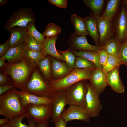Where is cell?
<instances>
[{
	"label": "cell",
	"mask_w": 127,
	"mask_h": 127,
	"mask_svg": "<svg viewBox=\"0 0 127 127\" xmlns=\"http://www.w3.org/2000/svg\"><path fill=\"white\" fill-rule=\"evenodd\" d=\"M36 67L34 62L25 57L22 60L18 63H6L5 66L0 69V71L12 79L14 87L22 91L25 90L27 83Z\"/></svg>",
	"instance_id": "6da1fadb"
},
{
	"label": "cell",
	"mask_w": 127,
	"mask_h": 127,
	"mask_svg": "<svg viewBox=\"0 0 127 127\" xmlns=\"http://www.w3.org/2000/svg\"><path fill=\"white\" fill-rule=\"evenodd\" d=\"M19 91L14 87L0 95V114L10 120L25 112L19 100Z\"/></svg>",
	"instance_id": "7a4b0ae2"
},
{
	"label": "cell",
	"mask_w": 127,
	"mask_h": 127,
	"mask_svg": "<svg viewBox=\"0 0 127 127\" xmlns=\"http://www.w3.org/2000/svg\"><path fill=\"white\" fill-rule=\"evenodd\" d=\"M96 68H75L62 78L55 79L52 78L47 84L54 92L57 93L64 91L79 81L89 80L93 70Z\"/></svg>",
	"instance_id": "3957f363"
},
{
	"label": "cell",
	"mask_w": 127,
	"mask_h": 127,
	"mask_svg": "<svg viewBox=\"0 0 127 127\" xmlns=\"http://www.w3.org/2000/svg\"><path fill=\"white\" fill-rule=\"evenodd\" d=\"M25 90L38 96L53 99L56 97L58 93L51 90L37 67L32 73Z\"/></svg>",
	"instance_id": "277c9868"
},
{
	"label": "cell",
	"mask_w": 127,
	"mask_h": 127,
	"mask_svg": "<svg viewBox=\"0 0 127 127\" xmlns=\"http://www.w3.org/2000/svg\"><path fill=\"white\" fill-rule=\"evenodd\" d=\"M88 83L87 80H81L64 91L67 104L86 107Z\"/></svg>",
	"instance_id": "5b68a950"
},
{
	"label": "cell",
	"mask_w": 127,
	"mask_h": 127,
	"mask_svg": "<svg viewBox=\"0 0 127 127\" xmlns=\"http://www.w3.org/2000/svg\"><path fill=\"white\" fill-rule=\"evenodd\" d=\"M36 17L29 8L23 7L14 11L5 23L4 28L8 31L13 27L26 28L30 22H35Z\"/></svg>",
	"instance_id": "8992f818"
},
{
	"label": "cell",
	"mask_w": 127,
	"mask_h": 127,
	"mask_svg": "<svg viewBox=\"0 0 127 127\" xmlns=\"http://www.w3.org/2000/svg\"><path fill=\"white\" fill-rule=\"evenodd\" d=\"M52 104H30L23 107L28 118L31 119L36 123L48 124V122L52 116Z\"/></svg>",
	"instance_id": "52a82bcc"
},
{
	"label": "cell",
	"mask_w": 127,
	"mask_h": 127,
	"mask_svg": "<svg viewBox=\"0 0 127 127\" xmlns=\"http://www.w3.org/2000/svg\"><path fill=\"white\" fill-rule=\"evenodd\" d=\"M67 44L71 50L75 51H87L99 52L103 48V46L90 44L85 36H78L74 32L70 33Z\"/></svg>",
	"instance_id": "ba28073f"
},
{
	"label": "cell",
	"mask_w": 127,
	"mask_h": 127,
	"mask_svg": "<svg viewBox=\"0 0 127 127\" xmlns=\"http://www.w3.org/2000/svg\"><path fill=\"white\" fill-rule=\"evenodd\" d=\"M87 86L85 107L91 117H97L102 108L99 96L89 83H88Z\"/></svg>",
	"instance_id": "9c48e42d"
},
{
	"label": "cell",
	"mask_w": 127,
	"mask_h": 127,
	"mask_svg": "<svg viewBox=\"0 0 127 127\" xmlns=\"http://www.w3.org/2000/svg\"><path fill=\"white\" fill-rule=\"evenodd\" d=\"M90 117L85 107L74 105H69L65 109L61 116L66 123L73 120L88 123Z\"/></svg>",
	"instance_id": "30bf717a"
},
{
	"label": "cell",
	"mask_w": 127,
	"mask_h": 127,
	"mask_svg": "<svg viewBox=\"0 0 127 127\" xmlns=\"http://www.w3.org/2000/svg\"><path fill=\"white\" fill-rule=\"evenodd\" d=\"M99 35V45L101 47L105 44L107 41L112 37L114 30L111 22L101 16H96Z\"/></svg>",
	"instance_id": "8fae6325"
},
{
	"label": "cell",
	"mask_w": 127,
	"mask_h": 127,
	"mask_svg": "<svg viewBox=\"0 0 127 127\" xmlns=\"http://www.w3.org/2000/svg\"><path fill=\"white\" fill-rule=\"evenodd\" d=\"M18 94L20 103L23 107L30 104H52L55 98L38 96L31 94L25 90L19 91Z\"/></svg>",
	"instance_id": "7c38bea8"
},
{
	"label": "cell",
	"mask_w": 127,
	"mask_h": 127,
	"mask_svg": "<svg viewBox=\"0 0 127 127\" xmlns=\"http://www.w3.org/2000/svg\"><path fill=\"white\" fill-rule=\"evenodd\" d=\"M89 80V83L99 96L104 91L108 86L106 82V76L104 74L103 69H95Z\"/></svg>",
	"instance_id": "4fadbf2b"
},
{
	"label": "cell",
	"mask_w": 127,
	"mask_h": 127,
	"mask_svg": "<svg viewBox=\"0 0 127 127\" xmlns=\"http://www.w3.org/2000/svg\"><path fill=\"white\" fill-rule=\"evenodd\" d=\"M115 37L122 44L125 41L127 33V15L124 4L122 6L115 24Z\"/></svg>",
	"instance_id": "5bb4252c"
},
{
	"label": "cell",
	"mask_w": 127,
	"mask_h": 127,
	"mask_svg": "<svg viewBox=\"0 0 127 127\" xmlns=\"http://www.w3.org/2000/svg\"><path fill=\"white\" fill-rule=\"evenodd\" d=\"M66 105L65 91L58 92L52 104V122L55 123L61 117Z\"/></svg>",
	"instance_id": "9a60e30c"
},
{
	"label": "cell",
	"mask_w": 127,
	"mask_h": 127,
	"mask_svg": "<svg viewBox=\"0 0 127 127\" xmlns=\"http://www.w3.org/2000/svg\"><path fill=\"white\" fill-rule=\"evenodd\" d=\"M27 48L24 42L14 47L11 48L7 53L1 56L3 58L7 63L15 64L21 61L25 57Z\"/></svg>",
	"instance_id": "2e32d148"
},
{
	"label": "cell",
	"mask_w": 127,
	"mask_h": 127,
	"mask_svg": "<svg viewBox=\"0 0 127 127\" xmlns=\"http://www.w3.org/2000/svg\"><path fill=\"white\" fill-rule=\"evenodd\" d=\"M119 66L109 71L106 76V80L108 85L111 89L117 93H123L125 91L124 87L120 78Z\"/></svg>",
	"instance_id": "e0dca14e"
},
{
	"label": "cell",
	"mask_w": 127,
	"mask_h": 127,
	"mask_svg": "<svg viewBox=\"0 0 127 127\" xmlns=\"http://www.w3.org/2000/svg\"><path fill=\"white\" fill-rule=\"evenodd\" d=\"M8 31L11 34L8 38L10 48L16 47L24 42L28 35L25 27H14Z\"/></svg>",
	"instance_id": "ac0fdd59"
},
{
	"label": "cell",
	"mask_w": 127,
	"mask_h": 127,
	"mask_svg": "<svg viewBox=\"0 0 127 127\" xmlns=\"http://www.w3.org/2000/svg\"><path fill=\"white\" fill-rule=\"evenodd\" d=\"M58 35L46 38L43 43L42 53L45 56L49 55L58 60L64 61L63 56L58 52L55 47V43Z\"/></svg>",
	"instance_id": "d6986e66"
},
{
	"label": "cell",
	"mask_w": 127,
	"mask_h": 127,
	"mask_svg": "<svg viewBox=\"0 0 127 127\" xmlns=\"http://www.w3.org/2000/svg\"><path fill=\"white\" fill-rule=\"evenodd\" d=\"M83 18L89 35L93 39L95 45H99L100 37L96 17L91 12L89 15Z\"/></svg>",
	"instance_id": "ffe728a7"
},
{
	"label": "cell",
	"mask_w": 127,
	"mask_h": 127,
	"mask_svg": "<svg viewBox=\"0 0 127 127\" xmlns=\"http://www.w3.org/2000/svg\"><path fill=\"white\" fill-rule=\"evenodd\" d=\"M50 57L52 74L54 78V79H61L70 73L71 71L66 65L65 63L60 62L51 56Z\"/></svg>",
	"instance_id": "44dd1931"
},
{
	"label": "cell",
	"mask_w": 127,
	"mask_h": 127,
	"mask_svg": "<svg viewBox=\"0 0 127 127\" xmlns=\"http://www.w3.org/2000/svg\"><path fill=\"white\" fill-rule=\"evenodd\" d=\"M35 63L47 83L52 78L50 56L48 55L46 56L44 59Z\"/></svg>",
	"instance_id": "7402d4cb"
},
{
	"label": "cell",
	"mask_w": 127,
	"mask_h": 127,
	"mask_svg": "<svg viewBox=\"0 0 127 127\" xmlns=\"http://www.w3.org/2000/svg\"><path fill=\"white\" fill-rule=\"evenodd\" d=\"M71 19L74 26V32L77 36L89 35L83 18L73 13L71 15Z\"/></svg>",
	"instance_id": "603a6c76"
},
{
	"label": "cell",
	"mask_w": 127,
	"mask_h": 127,
	"mask_svg": "<svg viewBox=\"0 0 127 127\" xmlns=\"http://www.w3.org/2000/svg\"><path fill=\"white\" fill-rule=\"evenodd\" d=\"M71 50L75 56L85 58L93 63L96 68L103 69L100 63L99 52L87 51H75L71 49Z\"/></svg>",
	"instance_id": "cb8c5ba5"
},
{
	"label": "cell",
	"mask_w": 127,
	"mask_h": 127,
	"mask_svg": "<svg viewBox=\"0 0 127 127\" xmlns=\"http://www.w3.org/2000/svg\"><path fill=\"white\" fill-rule=\"evenodd\" d=\"M120 2L119 0H109L102 16L111 22L116 14Z\"/></svg>",
	"instance_id": "d4e9b609"
},
{
	"label": "cell",
	"mask_w": 127,
	"mask_h": 127,
	"mask_svg": "<svg viewBox=\"0 0 127 127\" xmlns=\"http://www.w3.org/2000/svg\"><path fill=\"white\" fill-rule=\"evenodd\" d=\"M122 44L115 36H113L107 41L103 47L108 55L118 57Z\"/></svg>",
	"instance_id": "484cf974"
},
{
	"label": "cell",
	"mask_w": 127,
	"mask_h": 127,
	"mask_svg": "<svg viewBox=\"0 0 127 127\" xmlns=\"http://www.w3.org/2000/svg\"><path fill=\"white\" fill-rule=\"evenodd\" d=\"M104 0H83L85 5L89 8L96 16L101 15L104 5Z\"/></svg>",
	"instance_id": "4316f807"
},
{
	"label": "cell",
	"mask_w": 127,
	"mask_h": 127,
	"mask_svg": "<svg viewBox=\"0 0 127 127\" xmlns=\"http://www.w3.org/2000/svg\"><path fill=\"white\" fill-rule=\"evenodd\" d=\"M57 50L58 52L64 57L66 65L70 71L75 68V63L76 58L69 48L65 51Z\"/></svg>",
	"instance_id": "83f0119b"
},
{
	"label": "cell",
	"mask_w": 127,
	"mask_h": 127,
	"mask_svg": "<svg viewBox=\"0 0 127 127\" xmlns=\"http://www.w3.org/2000/svg\"><path fill=\"white\" fill-rule=\"evenodd\" d=\"M32 21L29 23L26 28L28 34L39 43L43 44L45 39L43 34L40 33L36 28L35 23Z\"/></svg>",
	"instance_id": "f1b7e54d"
},
{
	"label": "cell",
	"mask_w": 127,
	"mask_h": 127,
	"mask_svg": "<svg viewBox=\"0 0 127 127\" xmlns=\"http://www.w3.org/2000/svg\"><path fill=\"white\" fill-rule=\"evenodd\" d=\"M121 64V63L118 57L108 55L107 63L103 69L104 74L106 76L109 71Z\"/></svg>",
	"instance_id": "f546056e"
},
{
	"label": "cell",
	"mask_w": 127,
	"mask_h": 127,
	"mask_svg": "<svg viewBox=\"0 0 127 127\" xmlns=\"http://www.w3.org/2000/svg\"><path fill=\"white\" fill-rule=\"evenodd\" d=\"M62 32L61 28L52 23H50L48 24L43 33L44 37L46 38L55 36Z\"/></svg>",
	"instance_id": "4dcf8cb0"
},
{
	"label": "cell",
	"mask_w": 127,
	"mask_h": 127,
	"mask_svg": "<svg viewBox=\"0 0 127 127\" xmlns=\"http://www.w3.org/2000/svg\"><path fill=\"white\" fill-rule=\"evenodd\" d=\"M24 42L28 48L42 53L43 49V44L39 43L29 34Z\"/></svg>",
	"instance_id": "1f68e13d"
},
{
	"label": "cell",
	"mask_w": 127,
	"mask_h": 127,
	"mask_svg": "<svg viewBox=\"0 0 127 127\" xmlns=\"http://www.w3.org/2000/svg\"><path fill=\"white\" fill-rule=\"evenodd\" d=\"M75 65V68H96L92 62L85 58L79 56H77L76 58Z\"/></svg>",
	"instance_id": "d6a6232c"
},
{
	"label": "cell",
	"mask_w": 127,
	"mask_h": 127,
	"mask_svg": "<svg viewBox=\"0 0 127 127\" xmlns=\"http://www.w3.org/2000/svg\"><path fill=\"white\" fill-rule=\"evenodd\" d=\"M45 56L41 52L31 50L27 48L25 55V57L28 58L35 63L44 59Z\"/></svg>",
	"instance_id": "836d02e7"
},
{
	"label": "cell",
	"mask_w": 127,
	"mask_h": 127,
	"mask_svg": "<svg viewBox=\"0 0 127 127\" xmlns=\"http://www.w3.org/2000/svg\"><path fill=\"white\" fill-rule=\"evenodd\" d=\"M25 118H28L27 114L25 112L19 116L10 120L9 123L11 127H29L28 124L22 122V120Z\"/></svg>",
	"instance_id": "e575fe53"
},
{
	"label": "cell",
	"mask_w": 127,
	"mask_h": 127,
	"mask_svg": "<svg viewBox=\"0 0 127 127\" xmlns=\"http://www.w3.org/2000/svg\"><path fill=\"white\" fill-rule=\"evenodd\" d=\"M118 58L121 64L127 68V41L122 44Z\"/></svg>",
	"instance_id": "d590c367"
},
{
	"label": "cell",
	"mask_w": 127,
	"mask_h": 127,
	"mask_svg": "<svg viewBox=\"0 0 127 127\" xmlns=\"http://www.w3.org/2000/svg\"><path fill=\"white\" fill-rule=\"evenodd\" d=\"M8 76V75L0 71V85H13V82L12 79Z\"/></svg>",
	"instance_id": "8d00e7d4"
},
{
	"label": "cell",
	"mask_w": 127,
	"mask_h": 127,
	"mask_svg": "<svg viewBox=\"0 0 127 127\" xmlns=\"http://www.w3.org/2000/svg\"><path fill=\"white\" fill-rule=\"evenodd\" d=\"M100 56V62L103 69L107 62L108 54L106 50L104 48L99 52Z\"/></svg>",
	"instance_id": "74e56055"
},
{
	"label": "cell",
	"mask_w": 127,
	"mask_h": 127,
	"mask_svg": "<svg viewBox=\"0 0 127 127\" xmlns=\"http://www.w3.org/2000/svg\"><path fill=\"white\" fill-rule=\"evenodd\" d=\"M48 1L53 5L62 8H66L67 6V0H48Z\"/></svg>",
	"instance_id": "f35d334b"
},
{
	"label": "cell",
	"mask_w": 127,
	"mask_h": 127,
	"mask_svg": "<svg viewBox=\"0 0 127 127\" xmlns=\"http://www.w3.org/2000/svg\"><path fill=\"white\" fill-rule=\"evenodd\" d=\"M10 48V46L8 39L0 45V56L1 57L5 55Z\"/></svg>",
	"instance_id": "ab89813d"
},
{
	"label": "cell",
	"mask_w": 127,
	"mask_h": 127,
	"mask_svg": "<svg viewBox=\"0 0 127 127\" xmlns=\"http://www.w3.org/2000/svg\"><path fill=\"white\" fill-rule=\"evenodd\" d=\"M14 87L13 85H0V95Z\"/></svg>",
	"instance_id": "60d3db41"
},
{
	"label": "cell",
	"mask_w": 127,
	"mask_h": 127,
	"mask_svg": "<svg viewBox=\"0 0 127 127\" xmlns=\"http://www.w3.org/2000/svg\"><path fill=\"white\" fill-rule=\"evenodd\" d=\"M55 127H67L66 123L60 117L55 123Z\"/></svg>",
	"instance_id": "b9f144b4"
},
{
	"label": "cell",
	"mask_w": 127,
	"mask_h": 127,
	"mask_svg": "<svg viewBox=\"0 0 127 127\" xmlns=\"http://www.w3.org/2000/svg\"><path fill=\"white\" fill-rule=\"evenodd\" d=\"M29 127H35L36 123L31 119L27 118Z\"/></svg>",
	"instance_id": "7bdbcfd3"
},
{
	"label": "cell",
	"mask_w": 127,
	"mask_h": 127,
	"mask_svg": "<svg viewBox=\"0 0 127 127\" xmlns=\"http://www.w3.org/2000/svg\"><path fill=\"white\" fill-rule=\"evenodd\" d=\"M4 59L1 57H0V69L5 66L6 64V63L5 62Z\"/></svg>",
	"instance_id": "ee69618b"
},
{
	"label": "cell",
	"mask_w": 127,
	"mask_h": 127,
	"mask_svg": "<svg viewBox=\"0 0 127 127\" xmlns=\"http://www.w3.org/2000/svg\"><path fill=\"white\" fill-rule=\"evenodd\" d=\"M10 119L7 118L0 119V125L6 123H9L10 122Z\"/></svg>",
	"instance_id": "f6af8a7d"
},
{
	"label": "cell",
	"mask_w": 127,
	"mask_h": 127,
	"mask_svg": "<svg viewBox=\"0 0 127 127\" xmlns=\"http://www.w3.org/2000/svg\"><path fill=\"white\" fill-rule=\"evenodd\" d=\"M48 124L36 123L35 127H47Z\"/></svg>",
	"instance_id": "bcb514c9"
},
{
	"label": "cell",
	"mask_w": 127,
	"mask_h": 127,
	"mask_svg": "<svg viewBox=\"0 0 127 127\" xmlns=\"http://www.w3.org/2000/svg\"><path fill=\"white\" fill-rule=\"evenodd\" d=\"M7 3V0H0V6H2L5 5Z\"/></svg>",
	"instance_id": "7dc6e473"
},
{
	"label": "cell",
	"mask_w": 127,
	"mask_h": 127,
	"mask_svg": "<svg viewBox=\"0 0 127 127\" xmlns=\"http://www.w3.org/2000/svg\"><path fill=\"white\" fill-rule=\"evenodd\" d=\"M0 127H11L9 123H6L0 125Z\"/></svg>",
	"instance_id": "c3c4849f"
},
{
	"label": "cell",
	"mask_w": 127,
	"mask_h": 127,
	"mask_svg": "<svg viewBox=\"0 0 127 127\" xmlns=\"http://www.w3.org/2000/svg\"><path fill=\"white\" fill-rule=\"evenodd\" d=\"M124 5L125 7V12L127 15V0H125Z\"/></svg>",
	"instance_id": "681fc988"
},
{
	"label": "cell",
	"mask_w": 127,
	"mask_h": 127,
	"mask_svg": "<svg viewBox=\"0 0 127 127\" xmlns=\"http://www.w3.org/2000/svg\"><path fill=\"white\" fill-rule=\"evenodd\" d=\"M127 41V33L125 41Z\"/></svg>",
	"instance_id": "f907efd6"
}]
</instances>
